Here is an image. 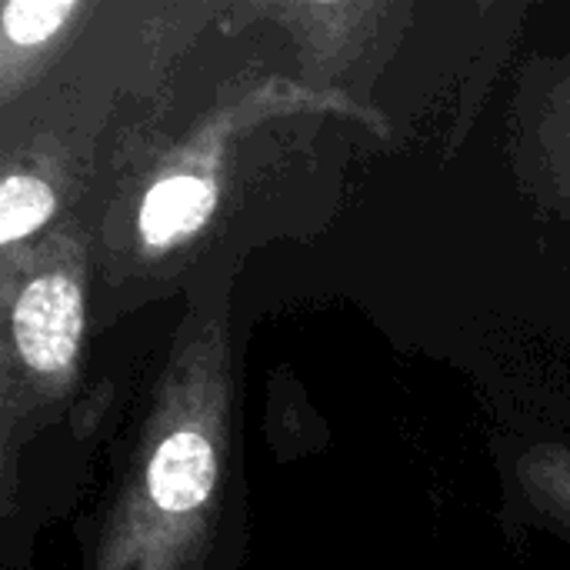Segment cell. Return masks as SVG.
Returning a JSON list of instances; mask_svg holds the SVG:
<instances>
[{
    "label": "cell",
    "mask_w": 570,
    "mask_h": 570,
    "mask_svg": "<svg viewBox=\"0 0 570 570\" xmlns=\"http://www.w3.org/2000/svg\"><path fill=\"white\" fill-rule=\"evenodd\" d=\"M83 334V297L67 274L30 281L13 304L17 354L37 374H63Z\"/></svg>",
    "instance_id": "cell-1"
},
{
    "label": "cell",
    "mask_w": 570,
    "mask_h": 570,
    "mask_svg": "<svg viewBox=\"0 0 570 570\" xmlns=\"http://www.w3.org/2000/svg\"><path fill=\"white\" fill-rule=\"evenodd\" d=\"M217 481V458L204 434L174 431L160 441L147 468V491L154 504L167 514L197 511Z\"/></svg>",
    "instance_id": "cell-2"
},
{
    "label": "cell",
    "mask_w": 570,
    "mask_h": 570,
    "mask_svg": "<svg viewBox=\"0 0 570 570\" xmlns=\"http://www.w3.org/2000/svg\"><path fill=\"white\" fill-rule=\"evenodd\" d=\"M217 204V187L207 177L174 174L157 180L140 204V237L150 247H170L204 227Z\"/></svg>",
    "instance_id": "cell-3"
},
{
    "label": "cell",
    "mask_w": 570,
    "mask_h": 570,
    "mask_svg": "<svg viewBox=\"0 0 570 570\" xmlns=\"http://www.w3.org/2000/svg\"><path fill=\"white\" fill-rule=\"evenodd\" d=\"M57 207L53 190L30 174H10L0 187V240L17 244L33 234Z\"/></svg>",
    "instance_id": "cell-4"
},
{
    "label": "cell",
    "mask_w": 570,
    "mask_h": 570,
    "mask_svg": "<svg viewBox=\"0 0 570 570\" xmlns=\"http://www.w3.org/2000/svg\"><path fill=\"white\" fill-rule=\"evenodd\" d=\"M73 10L77 3L67 0H10L3 7V33L10 43L33 47L50 40Z\"/></svg>",
    "instance_id": "cell-5"
}]
</instances>
